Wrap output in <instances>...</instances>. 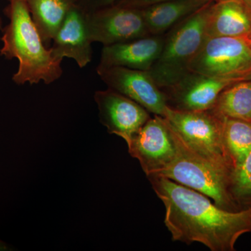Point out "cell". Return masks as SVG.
<instances>
[{
    "instance_id": "d6986e66",
    "label": "cell",
    "mask_w": 251,
    "mask_h": 251,
    "mask_svg": "<svg viewBox=\"0 0 251 251\" xmlns=\"http://www.w3.org/2000/svg\"><path fill=\"white\" fill-rule=\"evenodd\" d=\"M229 190L234 201L242 209L251 206V151L232 170Z\"/></svg>"
},
{
    "instance_id": "9c48e42d",
    "label": "cell",
    "mask_w": 251,
    "mask_h": 251,
    "mask_svg": "<svg viewBox=\"0 0 251 251\" xmlns=\"http://www.w3.org/2000/svg\"><path fill=\"white\" fill-rule=\"evenodd\" d=\"M239 81L208 76L188 71L168 87L161 88L168 108L202 111L212 108L219 94Z\"/></svg>"
},
{
    "instance_id": "5b68a950",
    "label": "cell",
    "mask_w": 251,
    "mask_h": 251,
    "mask_svg": "<svg viewBox=\"0 0 251 251\" xmlns=\"http://www.w3.org/2000/svg\"><path fill=\"white\" fill-rule=\"evenodd\" d=\"M164 117L194 151L232 173L233 167L223 140L224 117L211 109L178 111L168 108Z\"/></svg>"
},
{
    "instance_id": "ffe728a7",
    "label": "cell",
    "mask_w": 251,
    "mask_h": 251,
    "mask_svg": "<svg viewBox=\"0 0 251 251\" xmlns=\"http://www.w3.org/2000/svg\"><path fill=\"white\" fill-rule=\"evenodd\" d=\"M119 1L120 0H77V3L86 13H90L96 10L113 6Z\"/></svg>"
},
{
    "instance_id": "3957f363",
    "label": "cell",
    "mask_w": 251,
    "mask_h": 251,
    "mask_svg": "<svg viewBox=\"0 0 251 251\" xmlns=\"http://www.w3.org/2000/svg\"><path fill=\"white\" fill-rule=\"evenodd\" d=\"M169 125L176 145V156L171 164L156 176L168 178L202 193L222 209L242 210L229 190L230 172L194 151Z\"/></svg>"
},
{
    "instance_id": "7402d4cb",
    "label": "cell",
    "mask_w": 251,
    "mask_h": 251,
    "mask_svg": "<svg viewBox=\"0 0 251 251\" xmlns=\"http://www.w3.org/2000/svg\"><path fill=\"white\" fill-rule=\"evenodd\" d=\"M11 248L6 243L0 240V251H11Z\"/></svg>"
},
{
    "instance_id": "e0dca14e",
    "label": "cell",
    "mask_w": 251,
    "mask_h": 251,
    "mask_svg": "<svg viewBox=\"0 0 251 251\" xmlns=\"http://www.w3.org/2000/svg\"><path fill=\"white\" fill-rule=\"evenodd\" d=\"M211 109L221 116L251 123V79L225 89Z\"/></svg>"
},
{
    "instance_id": "603a6c76",
    "label": "cell",
    "mask_w": 251,
    "mask_h": 251,
    "mask_svg": "<svg viewBox=\"0 0 251 251\" xmlns=\"http://www.w3.org/2000/svg\"><path fill=\"white\" fill-rule=\"evenodd\" d=\"M238 1L242 3L251 13V0H238Z\"/></svg>"
},
{
    "instance_id": "8992f818",
    "label": "cell",
    "mask_w": 251,
    "mask_h": 251,
    "mask_svg": "<svg viewBox=\"0 0 251 251\" xmlns=\"http://www.w3.org/2000/svg\"><path fill=\"white\" fill-rule=\"evenodd\" d=\"M188 71L208 76L242 81L251 79V51L239 38L206 37Z\"/></svg>"
},
{
    "instance_id": "7c38bea8",
    "label": "cell",
    "mask_w": 251,
    "mask_h": 251,
    "mask_svg": "<svg viewBox=\"0 0 251 251\" xmlns=\"http://www.w3.org/2000/svg\"><path fill=\"white\" fill-rule=\"evenodd\" d=\"M52 42L50 50L57 62H62L65 57L72 59L80 68L92 62V43L87 31L86 12L77 1L69 9Z\"/></svg>"
},
{
    "instance_id": "cb8c5ba5",
    "label": "cell",
    "mask_w": 251,
    "mask_h": 251,
    "mask_svg": "<svg viewBox=\"0 0 251 251\" xmlns=\"http://www.w3.org/2000/svg\"><path fill=\"white\" fill-rule=\"evenodd\" d=\"M248 42V44H249V48H250L251 51V40H247Z\"/></svg>"
},
{
    "instance_id": "7a4b0ae2",
    "label": "cell",
    "mask_w": 251,
    "mask_h": 251,
    "mask_svg": "<svg viewBox=\"0 0 251 251\" xmlns=\"http://www.w3.org/2000/svg\"><path fill=\"white\" fill-rule=\"evenodd\" d=\"M5 14L9 23L3 30L0 54L16 58L19 66L13 80L18 85H46L58 80L63 74L62 62L52 58L49 48L43 42L29 13L26 0H8Z\"/></svg>"
},
{
    "instance_id": "6da1fadb",
    "label": "cell",
    "mask_w": 251,
    "mask_h": 251,
    "mask_svg": "<svg viewBox=\"0 0 251 251\" xmlns=\"http://www.w3.org/2000/svg\"><path fill=\"white\" fill-rule=\"evenodd\" d=\"M149 181L165 206L164 224L173 242L200 243L211 251H234L238 239L251 232V206L222 209L202 193L163 176Z\"/></svg>"
},
{
    "instance_id": "44dd1931",
    "label": "cell",
    "mask_w": 251,
    "mask_h": 251,
    "mask_svg": "<svg viewBox=\"0 0 251 251\" xmlns=\"http://www.w3.org/2000/svg\"><path fill=\"white\" fill-rule=\"evenodd\" d=\"M168 1H171V0H120L115 5L124 6V7L140 9Z\"/></svg>"
},
{
    "instance_id": "277c9868",
    "label": "cell",
    "mask_w": 251,
    "mask_h": 251,
    "mask_svg": "<svg viewBox=\"0 0 251 251\" xmlns=\"http://www.w3.org/2000/svg\"><path fill=\"white\" fill-rule=\"evenodd\" d=\"M214 1L184 18L165 34L161 54L149 71L160 89L174 83L188 72L190 62L205 40L206 22Z\"/></svg>"
},
{
    "instance_id": "ac0fdd59",
    "label": "cell",
    "mask_w": 251,
    "mask_h": 251,
    "mask_svg": "<svg viewBox=\"0 0 251 251\" xmlns=\"http://www.w3.org/2000/svg\"><path fill=\"white\" fill-rule=\"evenodd\" d=\"M223 117V140L234 169L251 151V123Z\"/></svg>"
},
{
    "instance_id": "52a82bcc",
    "label": "cell",
    "mask_w": 251,
    "mask_h": 251,
    "mask_svg": "<svg viewBox=\"0 0 251 251\" xmlns=\"http://www.w3.org/2000/svg\"><path fill=\"white\" fill-rule=\"evenodd\" d=\"M127 145L128 153L139 161L147 177L161 173L176 156L171 126L165 117L158 115L150 117Z\"/></svg>"
},
{
    "instance_id": "ba28073f",
    "label": "cell",
    "mask_w": 251,
    "mask_h": 251,
    "mask_svg": "<svg viewBox=\"0 0 251 251\" xmlns=\"http://www.w3.org/2000/svg\"><path fill=\"white\" fill-rule=\"evenodd\" d=\"M91 42L103 46L150 36L141 10L113 5L86 13Z\"/></svg>"
},
{
    "instance_id": "4fadbf2b",
    "label": "cell",
    "mask_w": 251,
    "mask_h": 251,
    "mask_svg": "<svg viewBox=\"0 0 251 251\" xmlns=\"http://www.w3.org/2000/svg\"><path fill=\"white\" fill-rule=\"evenodd\" d=\"M164 41L163 34L103 46L98 66L149 72L159 57Z\"/></svg>"
},
{
    "instance_id": "d4e9b609",
    "label": "cell",
    "mask_w": 251,
    "mask_h": 251,
    "mask_svg": "<svg viewBox=\"0 0 251 251\" xmlns=\"http://www.w3.org/2000/svg\"><path fill=\"white\" fill-rule=\"evenodd\" d=\"M2 29V23H1V18H0V29Z\"/></svg>"
},
{
    "instance_id": "30bf717a",
    "label": "cell",
    "mask_w": 251,
    "mask_h": 251,
    "mask_svg": "<svg viewBox=\"0 0 251 251\" xmlns=\"http://www.w3.org/2000/svg\"><path fill=\"white\" fill-rule=\"evenodd\" d=\"M97 73L108 88L132 99L153 115H166L164 96L148 71L98 66Z\"/></svg>"
},
{
    "instance_id": "484cf974",
    "label": "cell",
    "mask_w": 251,
    "mask_h": 251,
    "mask_svg": "<svg viewBox=\"0 0 251 251\" xmlns=\"http://www.w3.org/2000/svg\"><path fill=\"white\" fill-rule=\"evenodd\" d=\"M248 40H251V35L250 37H249V39H248Z\"/></svg>"
},
{
    "instance_id": "9a60e30c",
    "label": "cell",
    "mask_w": 251,
    "mask_h": 251,
    "mask_svg": "<svg viewBox=\"0 0 251 251\" xmlns=\"http://www.w3.org/2000/svg\"><path fill=\"white\" fill-rule=\"evenodd\" d=\"M214 1L216 0H171L140 10L150 35H160Z\"/></svg>"
},
{
    "instance_id": "2e32d148",
    "label": "cell",
    "mask_w": 251,
    "mask_h": 251,
    "mask_svg": "<svg viewBox=\"0 0 251 251\" xmlns=\"http://www.w3.org/2000/svg\"><path fill=\"white\" fill-rule=\"evenodd\" d=\"M29 13L47 48L77 0H26Z\"/></svg>"
},
{
    "instance_id": "5bb4252c",
    "label": "cell",
    "mask_w": 251,
    "mask_h": 251,
    "mask_svg": "<svg viewBox=\"0 0 251 251\" xmlns=\"http://www.w3.org/2000/svg\"><path fill=\"white\" fill-rule=\"evenodd\" d=\"M251 35V13L238 0H216L211 5L206 37L239 38Z\"/></svg>"
},
{
    "instance_id": "8fae6325",
    "label": "cell",
    "mask_w": 251,
    "mask_h": 251,
    "mask_svg": "<svg viewBox=\"0 0 251 251\" xmlns=\"http://www.w3.org/2000/svg\"><path fill=\"white\" fill-rule=\"evenodd\" d=\"M94 98L100 123L109 133L118 135L126 144L151 117L140 104L111 89L97 91Z\"/></svg>"
}]
</instances>
